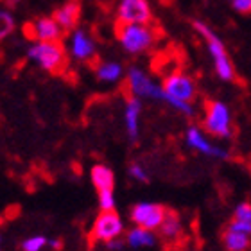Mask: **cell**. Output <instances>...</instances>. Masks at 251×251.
Returning <instances> with one entry per match:
<instances>
[{
	"mask_svg": "<svg viewBox=\"0 0 251 251\" xmlns=\"http://www.w3.org/2000/svg\"><path fill=\"white\" fill-rule=\"evenodd\" d=\"M163 90H165V104H169L173 110L178 113H183L187 117L194 115V104L192 100L196 99L198 88H196V81L190 75H187L181 70H173L163 77L162 83Z\"/></svg>",
	"mask_w": 251,
	"mask_h": 251,
	"instance_id": "cell-1",
	"label": "cell"
},
{
	"mask_svg": "<svg viewBox=\"0 0 251 251\" xmlns=\"http://www.w3.org/2000/svg\"><path fill=\"white\" fill-rule=\"evenodd\" d=\"M192 27H194V31L198 32L199 36L204 40V43H206V49H208L210 58H212V63H214L217 77L226 81V83H231V81L235 79V67H233V63H231L230 54L226 50L223 40L210 29V25H206V24L201 20H194Z\"/></svg>",
	"mask_w": 251,
	"mask_h": 251,
	"instance_id": "cell-2",
	"label": "cell"
},
{
	"mask_svg": "<svg viewBox=\"0 0 251 251\" xmlns=\"http://www.w3.org/2000/svg\"><path fill=\"white\" fill-rule=\"evenodd\" d=\"M117 42L127 54H144L154 45L156 32L149 24H121L115 25Z\"/></svg>",
	"mask_w": 251,
	"mask_h": 251,
	"instance_id": "cell-3",
	"label": "cell"
},
{
	"mask_svg": "<svg viewBox=\"0 0 251 251\" xmlns=\"http://www.w3.org/2000/svg\"><path fill=\"white\" fill-rule=\"evenodd\" d=\"M27 58L49 74H61L67 68V49L61 42H36L27 49Z\"/></svg>",
	"mask_w": 251,
	"mask_h": 251,
	"instance_id": "cell-4",
	"label": "cell"
},
{
	"mask_svg": "<svg viewBox=\"0 0 251 251\" xmlns=\"http://www.w3.org/2000/svg\"><path fill=\"white\" fill-rule=\"evenodd\" d=\"M203 127L206 133L215 138L228 140L233 136V124H231V111L226 102L217 99H210L204 102Z\"/></svg>",
	"mask_w": 251,
	"mask_h": 251,
	"instance_id": "cell-5",
	"label": "cell"
},
{
	"mask_svg": "<svg viewBox=\"0 0 251 251\" xmlns=\"http://www.w3.org/2000/svg\"><path fill=\"white\" fill-rule=\"evenodd\" d=\"M126 84L131 97L136 99H151L158 102H165L167 95L162 84L154 83L140 67H131L126 74Z\"/></svg>",
	"mask_w": 251,
	"mask_h": 251,
	"instance_id": "cell-6",
	"label": "cell"
},
{
	"mask_svg": "<svg viewBox=\"0 0 251 251\" xmlns=\"http://www.w3.org/2000/svg\"><path fill=\"white\" fill-rule=\"evenodd\" d=\"M124 233V223L117 212H100L94 221L90 237L94 242H110L113 239H121Z\"/></svg>",
	"mask_w": 251,
	"mask_h": 251,
	"instance_id": "cell-7",
	"label": "cell"
},
{
	"mask_svg": "<svg viewBox=\"0 0 251 251\" xmlns=\"http://www.w3.org/2000/svg\"><path fill=\"white\" fill-rule=\"evenodd\" d=\"M167 212L169 210L165 208L163 204L142 201V203H136L135 206L131 208L129 217L135 226H140V228H146V230L156 231V230H160L162 223L165 221Z\"/></svg>",
	"mask_w": 251,
	"mask_h": 251,
	"instance_id": "cell-8",
	"label": "cell"
},
{
	"mask_svg": "<svg viewBox=\"0 0 251 251\" xmlns=\"http://www.w3.org/2000/svg\"><path fill=\"white\" fill-rule=\"evenodd\" d=\"M115 16L121 24H149L152 9L149 0H119Z\"/></svg>",
	"mask_w": 251,
	"mask_h": 251,
	"instance_id": "cell-9",
	"label": "cell"
},
{
	"mask_svg": "<svg viewBox=\"0 0 251 251\" xmlns=\"http://www.w3.org/2000/svg\"><path fill=\"white\" fill-rule=\"evenodd\" d=\"M185 142L192 151L199 152V154H204L208 158H221V160L228 158V151L225 147L215 146L214 142L204 135L199 126H188L187 131H185Z\"/></svg>",
	"mask_w": 251,
	"mask_h": 251,
	"instance_id": "cell-10",
	"label": "cell"
},
{
	"mask_svg": "<svg viewBox=\"0 0 251 251\" xmlns=\"http://www.w3.org/2000/svg\"><path fill=\"white\" fill-rule=\"evenodd\" d=\"M67 50L75 61L88 63L95 58L97 47H95L94 38L90 36L88 31H84V29H81V27H75V29L70 32Z\"/></svg>",
	"mask_w": 251,
	"mask_h": 251,
	"instance_id": "cell-11",
	"label": "cell"
},
{
	"mask_svg": "<svg viewBox=\"0 0 251 251\" xmlns=\"http://www.w3.org/2000/svg\"><path fill=\"white\" fill-rule=\"evenodd\" d=\"M27 32L32 38V42H59L61 40V25L54 16H38L27 25Z\"/></svg>",
	"mask_w": 251,
	"mask_h": 251,
	"instance_id": "cell-12",
	"label": "cell"
},
{
	"mask_svg": "<svg viewBox=\"0 0 251 251\" xmlns=\"http://www.w3.org/2000/svg\"><path fill=\"white\" fill-rule=\"evenodd\" d=\"M54 18L61 25L63 31H74L81 18V2L79 0H67L54 11Z\"/></svg>",
	"mask_w": 251,
	"mask_h": 251,
	"instance_id": "cell-13",
	"label": "cell"
},
{
	"mask_svg": "<svg viewBox=\"0 0 251 251\" xmlns=\"http://www.w3.org/2000/svg\"><path fill=\"white\" fill-rule=\"evenodd\" d=\"M140 115H142V102L136 97H129L126 100L124 108V124L126 133L129 136L131 142H135L140 133Z\"/></svg>",
	"mask_w": 251,
	"mask_h": 251,
	"instance_id": "cell-14",
	"label": "cell"
},
{
	"mask_svg": "<svg viewBox=\"0 0 251 251\" xmlns=\"http://www.w3.org/2000/svg\"><path fill=\"white\" fill-rule=\"evenodd\" d=\"M126 244L131 250H140V248H152L156 246V235L152 230H146L140 226H133L131 230L126 231Z\"/></svg>",
	"mask_w": 251,
	"mask_h": 251,
	"instance_id": "cell-15",
	"label": "cell"
},
{
	"mask_svg": "<svg viewBox=\"0 0 251 251\" xmlns=\"http://www.w3.org/2000/svg\"><path fill=\"white\" fill-rule=\"evenodd\" d=\"M228 228L251 235V203L250 201H242V203L237 204Z\"/></svg>",
	"mask_w": 251,
	"mask_h": 251,
	"instance_id": "cell-16",
	"label": "cell"
},
{
	"mask_svg": "<svg viewBox=\"0 0 251 251\" xmlns=\"http://www.w3.org/2000/svg\"><path fill=\"white\" fill-rule=\"evenodd\" d=\"M90 179H92V185L97 188V192L113 190V187H115V174L104 163H95L90 171Z\"/></svg>",
	"mask_w": 251,
	"mask_h": 251,
	"instance_id": "cell-17",
	"label": "cell"
},
{
	"mask_svg": "<svg viewBox=\"0 0 251 251\" xmlns=\"http://www.w3.org/2000/svg\"><path fill=\"white\" fill-rule=\"evenodd\" d=\"M95 77L99 79L100 83H119L124 77V68L121 63L117 61H99L94 67Z\"/></svg>",
	"mask_w": 251,
	"mask_h": 251,
	"instance_id": "cell-18",
	"label": "cell"
},
{
	"mask_svg": "<svg viewBox=\"0 0 251 251\" xmlns=\"http://www.w3.org/2000/svg\"><path fill=\"white\" fill-rule=\"evenodd\" d=\"M223 244L226 251H248L251 248V235L226 228L223 233Z\"/></svg>",
	"mask_w": 251,
	"mask_h": 251,
	"instance_id": "cell-19",
	"label": "cell"
},
{
	"mask_svg": "<svg viewBox=\"0 0 251 251\" xmlns=\"http://www.w3.org/2000/svg\"><path fill=\"white\" fill-rule=\"evenodd\" d=\"M181 230H183V226H181V219H179V215L173 210H169L167 215H165V221L162 223L160 226V235L163 239H167V241H174V239H178L181 235Z\"/></svg>",
	"mask_w": 251,
	"mask_h": 251,
	"instance_id": "cell-20",
	"label": "cell"
},
{
	"mask_svg": "<svg viewBox=\"0 0 251 251\" xmlns=\"http://www.w3.org/2000/svg\"><path fill=\"white\" fill-rule=\"evenodd\" d=\"M16 29V22H15V16L11 15L9 11H2L0 13V38L5 40L7 36L13 34V31Z\"/></svg>",
	"mask_w": 251,
	"mask_h": 251,
	"instance_id": "cell-21",
	"label": "cell"
},
{
	"mask_svg": "<svg viewBox=\"0 0 251 251\" xmlns=\"http://www.w3.org/2000/svg\"><path fill=\"white\" fill-rule=\"evenodd\" d=\"M47 244L49 239H45L43 235H32L22 242V251H42Z\"/></svg>",
	"mask_w": 251,
	"mask_h": 251,
	"instance_id": "cell-22",
	"label": "cell"
},
{
	"mask_svg": "<svg viewBox=\"0 0 251 251\" xmlns=\"http://www.w3.org/2000/svg\"><path fill=\"white\" fill-rule=\"evenodd\" d=\"M99 208L100 212H115V194H113V190H100Z\"/></svg>",
	"mask_w": 251,
	"mask_h": 251,
	"instance_id": "cell-23",
	"label": "cell"
},
{
	"mask_svg": "<svg viewBox=\"0 0 251 251\" xmlns=\"http://www.w3.org/2000/svg\"><path fill=\"white\" fill-rule=\"evenodd\" d=\"M127 173H129V176L135 181H138V183H147L149 181V173L146 171V167L144 165H140V163H131L129 169H127Z\"/></svg>",
	"mask_w": 251,
	"mask_h": 251,
	"instance_id": "cell-24",
	"label": "cell"
},
{
	"mask_svg": "<svg viewBox=\"0 0 251 251\" xmlns=\"http://www.w3.org/2000/svg\"><path fill=\"white\" fill-rule=\"evenodd\" d=\"M230 4L241 15H250L251 13V0H230Z\"/></svg>",
	"mask_w": 251,
	"mask_h": 251,
	"instance_id": "cell-25",
	"label": "cell"
},
{
	"mask_svg": "<svg viewBox=\"0 0 251 251\" xmlns=\"http://www.w3.org/2000/svg\"><path fill=\"white\" fill-rule=\"evenodd\" d=\"M124 242L126 241H121V239H113V241L106 242V248H108L110 251H119L124 248Z\"/></svg>",
	"mask_w": 251,
	"mask_h": 251,
	"instance_id": "cell-26",
	"label": "cell"
},
{
	"mask_svg": "<svg viewBox=\"0 0 251 251\" xmlns=\"http://www.w3.org/2000/svg\"><path fill=\"white\" fill-rule=\"evenodd\" d=\"M49 246L52 248V250H61L63 242L59 239H49Z\"/></svg>",
	"mask_w": 251,
	"mask_h": 251,
	"instance_id": "cell-27",
	"label": "cell"
},
{
	"mask_svg": "<svg viewBox=\"0 0 251 251\" xmlns=\"http://www.w3.org/2000/svg\"><path fill=\"white\" fill-rule=\"evenodd\" d=\"M22 0H5V4L9 5V7H16V5L20 4Z\"/></svg>",
	"mask_w": 251,
	"mask_h": 251,
	"instance_id": "cell-28",
	"label": "cell"
}]
</instances>
